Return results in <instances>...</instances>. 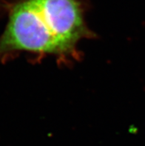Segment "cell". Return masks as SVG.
Returning a JSON list of instances; mask_svg holds the SVG:
<instances>
[{
  "mask_svg": "<svg viewBox=\"0 0 145 146\" xmlns=\"http://www.w3.org/2000/svg\"><path fill=\"white\" fill-rule=\"evenodd\" d=\"M85 7V0H19L0 36V57L25 52L65 65L77 61L79 43L93 36Z\"/></svg>",
  "mask_w": 145,
  "mask_h": 146,
  "instance_id": "1",
  "label": "cell"
}]
</instances>
